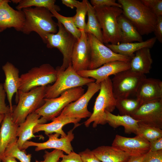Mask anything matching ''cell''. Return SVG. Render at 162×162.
<instances>
[{"mask_svg": "<svg viewBox=\"0 0 162 162\" xmlns=\"http://www.w3.org/2000/svg\"><path fill=\"white\" fill-rule=\"evenodd\" d=\"M53 17H55L58 21L60 22L65 29L77 39L80 37L81 32L75 26L73 17H66L60 14L55 10L50 11Z\"/></svg>", "mask_w": 162, "mask_h": 162, "instance_id": "cell-33", "label": "cell"}, {"mask_svg": "<svg viewBox=\"0 0 162 162\" xmlns=\"http://www.w3.org/2000/svg\"><path fill=\"white\" fill-rule=\"evenodd\" d=\"M157 17L162 16V0H141Z\"/></svg>", "mask_w": 162, "mask_h": 162, "instance_id": "cell-36", "label": "cell"}, {"mask_svg": "<svg viewBox=\"0 0 162 162\" xmlns=\"http://www.w3.org/2000/svg\"><path fill=\"white\" fill-rule=\"evenodd\" d=\"M150 151L156 152L162 150V137L150 142Z\"/></svg>", "mask_w": 162, "mask_h": 162, "instance_id": "cell-44", "label": "cell"}, {"mask_svg": "<svg viewBox=\"0 0 162 162\" xmlns=\"http://www.w3.org/2000/svg\"><path fill=\"white\" fill-rule=\"evenodd\" d=\"M112 146L127 153L131 157L141 156L150 151V142L136 135L134 137L130 138L117 134Z\"/></svg>", "mask_w": 162, "mask_h": 162, "instance_id": "cell-16", "label": "cell"}, {"mask_svg": "<svg viewBox=\"0 0 162 162\" xmlns=\"http://www.w3.org/2000/svg\"><path fill=\"white\" fill-rule=\"evenodd\" d=\"M17 140L9 144L6 148L4 156L14 157L20 162H31V154H27L25 150L20 149L17 144Z\"/></svg>", "mask_w": 162, "mask_h": 162, "instance_id": "cell-34", "label": "cell"}, {"mask_svg": "<svg viewBox=\"0 0 162 162\" xmlns=\"http://www.w3.org/2000/svg\"><path fill=\"white\" fill-rule=\"evenodd\" d=\"M81 34L75 44L71 56V64L76 72L88 70L91 57V47L88 34L80 30Z\"/></svg>", "mask_w": 162, "mask_h": 162, "instance_id": "cell-15", "label": "cell"}, {"mask_svg": "<svg viewBox=\"0 0 162 162\" xmlns=\"http://www.w3.org/2000/svg\"><path fill=\"white\" fill-rule=\"evenodd\" d=\"M135 53L130 62V69L144 75L149 73L153 63L150 48H142Z\"/></svg>", "mask_w": 162, "mask_h": 162, "instance_id": "cell-24", "label": "cell"}, {"mask_svg": "<svg viewBox=\"0 0 162 162\" xmlns=\"http://www.w3.org/2000/svg\"><path fill=\"white\" fill-rule=\"evenodd\" d=\"M87 85L86 92L76 100L68 105L59 115L80 119L90 117L92 113L88 110V105L92 97L99 91L100 85L95 82Z\"/></svg>", "mask_w": 162, "mask_h": 162, "instance_id": "cell-12", "label": "cell"}, {"mask_svg": "<svg viewBox=\"0 0 162 162\" xmlns=\"http://www.w3.org/2000/svg\"><path fill=\"white\" fill-rule=\"evenodd\" d=\"M78 125H75L73 129L70 130L67 133L66 136H61L59 134L54 133L49 135V139L43 142H37L32 141H27L23 146L22 149L26 150L30 146H35L36 151L46 149L54 148L58 149L68 154L73 151L71 144V142L74 138V134L73 133L74 129Z\"/></svg>", "mask_w": 162, "mask_h": 162, "instance_id": "cell-14", "label": "cell"}, {"mask_svg": "<svg viewBox=\"0 0 162 162\" xmlns=\"http://www.w3.org/2000/svg\"><path fill=\"white\" fill-rule=\"evenodd\" d=\"M142 162H162V150L149 151L145 154Z\"/></svg>", "mask_w": 162, "mask_h": 162, "instance_id": "cell-39", "label": "cell"}, {"mask_svg": "<svg viewBox=\"0 0 162 162\" xmlns=\"http://www.w3.org/2000/svg\"><path fill=\"white\" fill-rule=\"evenodd\" d=\"M92 151L101 162H126L131 157L127 153L112 146H100Z\"/></svg>", "mask_w": 162, "mask_h": 162, "instance_id": "cell-25", "label": "cell"}, {"mask_svg": "<svg viewBox=\"0 0 162 162\" xmlns=\"http://www.w3.org/2000/svg\"><path fill=\"white\" fill-rule=\"evenodd\" d=\"M64 154L63 151L58 149H55L50 152L45 151L44 160L39 161L36 160L35 162H57Z\"/></svg>", "mask_w": 162, "mask_h": 162, "instance_id": "cell-37", "label": "cell"}, {"mask_svg": "<svg viewBox=\"0 0 162 162\" xmlns=\"http://www.w3.org/2000/svg\"><path fill=\"white\" fill-rule=\"evenodd\" d=\"M0 129V160L6 148L12 141L18 139L17 131L19 125L15 123L10 112L5 115Z\"/></svg>", "mask_w": 162, "mask_h": 162, "instance_id": "cell-22", "label": "cell"}, {"mask_svg": "<svg viewBox=\"0 0 162 162\" xmlns=\"http://www.w3.org/2000/svg\"><path fill=\"white\" fill-rule=\"evenodd\" d=\"M145 75L134 71L130 69L114 75L111 79L112 89L116 99L128 98L135 95Z\"/></svg>", "mask_w": 162, "mask_h": 162, "instance_id": "cell-10", "label": "cell"}, {"mask_svg": "<svg viewBox=\"0 0 162 162\" xmlns=\"http://www.w3.org/2000/svg\"><path fill=\"white\" fill-rule=\"evenodd\" d=\"M94 8L101 29L103 43L112 44H119L121 32L118 18L123 13L122 9L116 7Z\"/></svg>", "mask_w": 162, "mask_h": 162, "instance_id": "cell-4", "label": "cell"}, {"mask_svg": "<svg viewBox=\"0 0 162 162\" xmlns=\"http://www.w3.org/2000/svg\"><path fill=\"white\" fill-rule=\"evenodd\" d=\"M141 104L136 98H119L116 99V108L118 110L120 115L131 116Z\"/></svg>", "mask_w": 162, "mask_h": 162, "instance_id": "cell-31", "label": "cell"}, {"mask_svg": "<svg viewBox=\"0 0 162 162\" xmlns=\"http://www.w3.org/2000/svg\"><path fill=\"white\" fill-rule=\"evenodd\" d=\"M57 77V70L49 64H44L32 68L20 76L18 90L24 92L54 83Z\"/></svg>", "mask_w": 162, "mask_h": 162, "instance_id": "cell-7", "label": "cell"}, {"mask_svg": "<svg viewBox=\"0 0 162 162\" xmlns=\"http://www.w3.org/2000/svg\"><path fill=\"white\" fill-rule=\"evenodd\" d=\"M10 2L3 0L0 4V30L13 27L21 32L25 20L24 13L22 10H15L11 7L9 4Z\"/></svg>", "mask_w": 162, "mask_h": 162, "instance_id": "cell-17", "label": "cell"}, {"mask_svg": "<svg viewBox=\"0 0 162 162\" xmlns=\"http://www.w3.org/2000/svg\"><path fill=\"white\" fill-rule=\"evenodd\" d=\"M47 121L35 112L29 114L25 121L20 124L17 129V136L18 137L17 144L19 148L22 150L24 143L32 138L40 136L34 135L33 131L35 126L38 124L46 123Z\"/></svg>", "mask_w": 162, "mask_h": 162, "instance_id": "cell-20", "label": "cell"}, {"mask_svg": "<svg viewBox=\"0 0 162 162\" xmlns=\"http://www.w3.org/2000/svg\"><path fill=\"white\" fill-rule=\"evenodd\" d=\"M157 39L155 37L141 42L120 43L117 44H108L106 46L114 52L122 55L133 57L134 53L144 48H152Z\"/></svg>", "mask_w": 162, "mask_h": 162, "instance_id": "cell-26", "label": "cell"}, {"mask_svg": "<svg viewBox=\"0 0 162 162\" xmlns=\"http://www.w3.org/2000/svg\"><path fill=\"white\" fill-rule=\"evenodd\" d=\"M131 116L140 123L162 129V99L141 104Z\"/></svg>", "mask_w": 162, "mask_h": 162, "instance_id": "cell-13", "label": "cell"}, {"mask_svg": "<svg viewBox=\"0 0 162 162\" xmlns=\"http://www.w3.org/2000/svg\"><path fill=\"white\" fill-rule=\"evenodd\" d=\"M5 115L0 114V125L1 124V123L4 118Z\"/></svg>", "mask_w": 162, "mask_h": 162, "instance_id": "cell-48", "label": "cell"}, {"mask_svg": "<svg viewBox=\"0 0 162 162\" xmlns=\"http://www.w3.org/2000/svg\"><path fill=\"white\" fill-rule=\"evenodd\" d=\"M25 20L22 32L29 34L32 32L37 33L44 43L46 35L55 34L58 31V26L53 19V15L48 9L44 8L29 7L22 10Z\"/></svg>", "mask_w": 162, "mask_h": 162, "instance_id": "cell-1", "label": "cell"}, {"mask_svg": "<svg viewBox=\"0 0 162 162\" xmlns=\"http://www.w3.org/2000/svg\"><path fill=\"white\" fill-rule=\"evenodd\" d=\"M88 21L84 31L92 34L103 43L101 29L97 17L94 7L87 1Z\"/></svg>", "mask_w": 162, "mask_h": 162, "instance_id": "cell-29", "label": "cell"}, {"mask_svg": "<svg viewBox=\"0 0 162 162\" xmlns=\"http://www.w3.org/2000/svg\"><path fill=\"white\" fill-rule=\"evenodd\" d=\"M61 160L57 162H83L80 154L74 151L67 155L64 154Z\"/></svg>", "mask_w": 162, "mask_h": 162, "instance_id": "cell-42", "label": "cell"}, {"mask_svg": "<svg viewBox=\"0 0 162 162\" xmlns=\"http://www.w3.org/2000/svg\"><path fill=\"white\" fill-rule=\"evenodd\" d=\"M81 120L59 115L50 123L38 124L34 127L33 133L34 134L40 131H44L45 134L47 136L54 133L59 134L61 136H64L67 134L62 130L63 127L70 123L79 125L78 122Z\"/></svg>", "mask_w": 162, "mask_h": 162, "instance_id": "cell-23", "label": "cell"}, {"mask_svg": "<svg viewBox=\"0 0 162 162\" xmlns=\"http://www.w3.org/2000/svg\"><path fill=\"white\" fill-rule=\"evenodd\" d=\"M1 161L0 160V162H1Z\"/></svg>", "mask_w": 162, "mask_h": 162, "instance_id": "cell-51", "label": "cell"}, {"mask_svg": "<svg viewBox=\"0 0 162 162\" xmlns=\"http://www.w3.org/2000/svg\"><path fill=\"white\" fill-rule=\"evenodd\" d=\"M118 22L121 32L120 43L143 41L135 27L123 14L118 17Z\"/></svg>", "mask_w": 162, "mask_h": 162, "instance_id": "cell-28", "label": "cell"}, {"mask_svg": "<svg viewBox=\"0 0 162 162\" xmlns=\"http://www.w3.org/2000/svg\"><path fill=\"white\" fill-rule=\"evenodd\" d=\"M84 93L82 87L74 88L54 98H44V103L35 112L47 122L58 116L68 105L78 99Z\"/></svg>", "mask_w": 162, "mask_h": 162, "instance_id": "cell-8", "label": "cell"}, {"mask_svg": "<svg viewBox=\"0 0 162 162\" xmlns=\"http://www.w3.org/2000/svg\"><path fill=\"white\" fill-rule=\"evenodd\" d=\"M62 3L71 9L76 8L80 4L81 2L76 0H62Z\"/></svg>", "mask_w": 162, "mask_h": 162, "instance_id": "cell-45", "label": "cell"}, {"mask_svg": "<svg viewBox=\"0 0 162 162\" xmlns=\"http://www.w3.org/2000/svg\"><path fill=\"white\" fill-rule=\"evenodd\" d=\"M16 159L13 157L4 156L2 157L1 161L2 162H18Z\"/></svg>", "mask_w": 162, "mask_h": 162, "instance_id": "cell-47", "label": "cell"}, {"mask_svg": "<svg viewBox=\"0 0 162 162\" xmlns=\"http://www.w3.org/2000/svg\"><path fill=\"white\" fill-rule=\"evenodd\" d=\"M145 155L138 157H131L126 162H142Z\"/></svg>", "mask_w": 162, "mask_h": 162, "instance_id": "cell-46", "label": "cell"}, {"mask_svg": "<svg viewBox=\"0 0 162 162\" xmlns=\"http://www.w3.org/2000/svg\"><path fill=\"white\" fill-rule=\"evenodd\" d=\"M79 154L83 162H101L88 148Z\"/></svg>", "mask_w": 162, "mask_h": 162, "instance_id": "cell-41", "label": "cell"}, {"mask_svg": "<svg viewBox=\"0 0 162 162\" xmlns=\"http://www.w3.org/2000/svg\"><path fill=\"white\" fill-rule=\"evenodd\" d=\"M87 1L83 0L81 2L76 8L75 15L73 16L75 26L80 30H84L86 26L85 18L87 12Z\"/></svg>", "mask_w": 162, "mask_h": 162, "instance_id": "cell-35", "label": "cell"}, {"mask_svg": "<svg viewBox=\"0 0 162 162\" xmlns=\"http://www.w3.org/2000/svg\"><path fill=\"white\" fill-rule=\"evenodd\" d=\"M100 92L94 106L93 112L84 122L86 127L93 122L92 126L106 123L105 119V111L112 113L116 108V99L112 91L111 80L109 77L100 83Z\"/></svg>", "mask_w": 162, "mask_h": 162, "instance_id": "cell-5", "label": "cell"}, {"mask_svg": "<svg viewBox=\"0 0 162 162\" xmlns=\"http://www.w3.org/2000/svg\"><path fill=\"white\" fill-rule=\"evenodd\" d=\"M122 14L141 35L153 32L157 17L140 0H118Z\"/></svg>", "mask_w": 162, "mask_h": 162, "instance_id": "cell-2", "label": "cell"}, {"mask_svg": "<svg viewBox=\"0 0 162 162\" xmlns=\"http://www.w3.org/2000/svg\"><path fill=\"white\" fill-rule=\"evenodd\" d=\"M2 32V31H1V30H0V33L1 32Z\"/></svg>", "mask_w": 162, "mask_h": 162, "instance_id": "cell-50", "label": "cell"}, {"mask_svg": "<svg viewBox=\"0 0 162 162\" xmlns=\"http://www.w3.org/2000/svg\"><path fill=\"white\" fill-rule=\"evenodd\" d=\"M47 86L38 87L24 92L18 90L17 105L14 107L11 114L14 122L19 125L26 117L35 111L44 103Z\"/></svg>", "mask_w": 162, "mask_h": 162, "instance_id": "cell-3", "label": "cell"}, {"mask_svg": "<svg viewBox=\"0 0 162 162\" xmlns=\"http://www.w3.org/2000/svg\"><path fill=\"white\" fill-rule=\"evenodd\" d=\"M135 96L141 104L162 99V82L158 79L146 77L141 83Z\"/></svg>", "mask_w": 162, "mask_h": 162, "instance_id": "cell-19", "label": "cell"}, {"mask_svg": "<svg viewBox=\"0 0 162 162\" xmlns=\"http://www.w3.org/2000/svg\"><path fill=\"white\" fill-rule=\"evenodd\" d=\"M56 68L57 70L56 80L52 85L47 86L45 98L57 97L68 89L82 87L95 81L92 78L80 76L73 69L71 64L64 70H61L59 66Z\"/></svg>", "mask_w": 162, "mask_h": 162, "instance_id": "cell-6", "label": "cell"}, {"mask_svg": "<svg viewBox=\"0 0 162 162\" xmlns=\"http://www.w3.org/2000/svg\"><path fill=\"white\" fill-rule=\"evenodd\" d=\"M130 69V62L115 61L106 63L93 70H87L77 72L80 76L92 78L96 83L100 84L110 76Z\"/></svg>", "mask_w": 162, "mask_h": 162, "instance_id": "cell-18", "label": "cell"}, {"mask_svg": "<svg viewBox=\"0 0 162 162\" xmlns=\"http://www.w3.org/2000/svg\"><path fill=\"white\" fill-rule=\"evenodd\" d=\"M2 69L5 76L4 82L3 84V87L12 114L13 109L12 98L15 93L17 95L19 90V71L14 65L8 62L2 66Z\"/></svg>", "mask_w": 162, "mask_h": 162, "instance_id": "cell-21", "label": "cell"}, {"mask_svg": "<svg viewBox=\"0 0 162 162\" xmlns=\"http://www.w3.org/2000/svg\"><path fill=\"white\" fill-rule=\"evenodd\" d=\"M91 47V57L88 70L98 68L115 61L130 62L133 57L116 53L104 45L92 34H88Z\"/></svg>", "mask_w": 162, "mask_h": 162, "instance_id": "cell-11", "label": "cell"}, {"mask_svg": "<svg viewBox=\"0 0 162 162\" xmlns=\"http://www.w3.org/2000/svg\"><path fill=\"white\" fill-rule=\"evenodd\" d=\"M153 32L157 40L162 43V16L157 17Z\"/></svg>", "mask_w": 162, "mask_h": 162, "instance_id": "cell-43", "label": "cell"}, {"mask_svg": "<svg viewBox=\"0 0 162 162\" xmlns=\"http://www.w3.org/2000/svg\"><path fill=\"white\" fill-rule=\"evenodd\" d=\"M90 2L94 7H116L122 8L121 5L115 0H91Z\"/></svg>", "mask_w": 162, "mask_h": 162, "instance_id": "cell-40", "label": "cell"}, {"mask_svg": "<svg viewBox=\"0 0 162 162\" xmlns=\"http://www.w3.org/2000/svg\"><path fill=\"white\" fill-rule=\"evenodd\" d=\"M3 0H0V4L2 2Z\"/></svg>", "mask_w": 162, "mask_h": 162, "instance_id": "cell-49", "label": "cell"}, {"mask_svg": "<svg viewBox=\"0 0 162 162\" xmlns=\"http://www.w3.org/2000/svg\"><path fill=\"white\" fill-rule=\"evenodd\" d=\"M55 0H19L18 5L16 7L18 10L32 6L46 8L50 11L55 10L58 12L60 10V7L55 4Z\"/></svg>", "mask_w": 162, "mask_h": 162, "instance_id": "cell-30", "label": "cell"}, {"mask_svg": "<svg viewBox=\"0 0 162 162\" xmlns=\"http://www.w3.org/2000/svg\"><path fill=\"white\" fill-rule=\"evenodd\" d=\"M58 30L56 33H49L46 36L45 44L48 48H56L63 56V63L59 67L64 70L71 64L73 49L77 39L68 31L59 22L57 23Z\"/></svg>", "mask_w": 162, "mask_h": 162, "instance_id": "cell-9", "label": "cell"}, {"mask_svg": "<svg viewBox=\"0 0 162 162\" xmlns=\"http://www.w3.org/2000/svg\"><path fill=\"white\" fill-rule=\"evenodd\" d=\"M105 119L106 123L114 128L123 126L125 133L128 134H135L139 122L130 116L116 115L107 111H105Z\"/></svg>", "mask_w": 162, "mask_h": 162, "instance_id": "cell-27", "label": "cell"}, {"mask_svg": "<svg viewBox=\"0 0 162 162\" xmlns=\"http://www.w3.org/2000/svg\"><path fill=\"white\" fill-rule=\"evenodd\" d=\"M6 96V94L4 88L3 84L0 83V114L5 115L10 112L11 113L9 106H7L5 103Z\"/></svg>", "mask_w": 162, "mask_h": 162, "instance_id": "cell-38", "label": "cell"}, {"mask_svg": "<svg viewBox=\"0 0 162 162\" xmlns=\"http://www.w3.org/2000/svg\"><path fill=\"white\" fill-rule=\"evenodd\" d=\"M149 142L162 137V129L138 122V127L135 133Z\"/></svg>", "mask_w": 162, "mask_h": 162, "instance_id": "cell-32", "label": "cell"}]
</instances>
